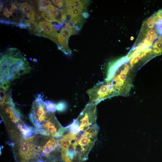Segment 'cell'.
I'll return each mask as SVG.
<instances>
[{"label":"cell","instance_id":"9","mask_svg":"<svg viewBox=\"0 0 162 162\" xmlns=\"http://www.w3.org/2000/svg\"><path fill=\"white\" fill-rule=\"evenodd\" d=\"M96 105L88 104L73 122L77 126L79 131H85L96 123Z\"/></svg>","mask_w":162,"mask_h":162},{"label":"cell","instance_id":"16","mask_svg":"<svg viewBox=\"0 0 162 162\" xmlns=\"http://www.w3.org/2000/svg\"><path fill=\"white\" fill-rule=\"evenodd\" d=\"M67 3L73 8H80L85 12H87V7L89 1L88 0H65Z\"/></svg>","mask_w":162,"mask_h":162},{"label":"cell","instance_id":"28","mask_svg":"<svg viewBox=\"0 0 162 162\" xmlns=\"http://www.w3.org/2000/svg\"><path fill=\"white\" fill-rule=\"evenodd\" d=\"M38 162H44V161H43L41 160V161H39Z\"/></svg>","mask_w":162,"mask_h":162},{"label":"cell","instance_id":"24","mask_svg":"<svg viewBox=\"0 0 162 162\" xmlns=\"http://www.w3.org/2000/svg\"><path fill=\"white\" fill-rule=\"evenodd\" d=\"M12 7L15 10H17L18 9L17 7L13 3L11 4Z\"/></svg>","mask_w":162,"mask_h":162},{"label":"cell","instance_id":"19","mask_svg":"<svg viewBox=\"0 0 162 162\" xmlns=\"http://www.w3.org/2000/svg\"><path fill=\"white\" fill-rule=\"evenodd\" d=\"M37 4L38 10L40 12L46 10L52 5L51 1L46 0H38Z\"/></svg>","mask_w":162,"mask_h":162},{"label":"cell","instance_id":"18","mask_svg":"<svg viewBox=\"0 0 162 162\" xmlns=\"http://www.w3.org/2000/svg\"><path fill=\"white\" fill-rule=\"evenodd\" d=\"M161 20H162V9L156 12L146 20L148 23L153 25H155L159 21Z\"/></svg>","mask_w":162,"mask_h":162},{"label":"cell","instance_id":"5","mask_svg":"<svg viewBox=\"0 0 162 162\" xmlns=\"http://www.w3.org/2000/svg\"><path fill=\"white\" fill-rule=\"evenodd\" d=\"M56 105L50 101L44 100L40 94L38 95L32 103L29 118L36 129L46 122L55 114Z\"/></svg>","mask_w":162,"mask_h":162},{"label":"cell","instance_id":"1","mask_svg":"<svg viewBox=\"0 0 162 162\" xmlns=\"http://www.w3.org/2000/svg\"><path fill=\"white\" fill-rule=\"evenodd\" d=\"M99 128L97 123L85 131L71 132L66 130L59 139L63 162H83L96 140Z\"/></svg>","mask_w":162,"mask_h":162},{"label":"cell","instance_id":"11","mask_svg":"<svg viewBox=\"0 0 162 162\" xmlns=\"http://www.w3.org/2000/svg\"><path fill=\"white\" fill-rule=\"evenodd\" d=\"M65 130V128L61 125L56 117L55 114L40 128H35L36 134L52 137L58 139L62 137Z\"/></svg>","mask_w":162,"mask_h":162},{"label":"cell","instance_id":"7","mask_svg":"<svg viewBox=\"0 0 162 162\" xmlns=\"http://www.w3.org/2000/svg\"><path fill=\"white\" fill-rule=\"evenodd\" d=\"M87 93L89 98L88 103L96 105L105 99L118 95L111 82L106 79L97 83Z\"/></svg>","mask_w":162,"mask_h":162},{"label":"cell","instance_id":"25","mask_svg":"<svg viewBox=\"0 0 162 162\" xmlns=\"http://www.w3.org/2000/svg\"><path fill=\"white\" fill-rule=\"evenodd\" d=\"M3 13H6L8 12V9L7 8H5L3 10Z\"/></svg>","mask_w":162,"mask_h":162},{"label":"cell","instance_id":"13","mask_svg":"<svg viewBox=\"0 0 162 162\" xmlns=\"http://www.w3.org/2000/svg\"><path fill=\"white\" fill-rule=\"evenodd\" d=\"M40 13L45 20L50 22H56L59 25L63 24L66 22L67 15L65 8L59 9L53 4Z\"/></svg>","mask_w":162,"mask_h":162},{"label":"cell","instance_id":"10","mask_svg":"<svg viewBox=\"0 0 162 162\" xmlns=\"http://www.w3.org/2000/svg\"><path fill=\"white\" fill-rule=\"evenodd\" d=\"M30 31L35 35L47 38L58 44V33L59 28L57 25H53L49 22L41 21L35 22L28 27Z\"/></svg>","mask_w":162,"mask_h":162},{"label":"cell","instance_id":"8","mask_svg":"<svg viewBox=\"0 0 162 162\" xmlns=\"http://www.w3.org/2000/svg\"><path fill=\"white\" fill-rule=\"evenodd\" d=\"M40 160L44 162H58L62 160L59 139L50 136L40 147Z\"/></svg>","mask_w":162,"mask_h":162},{"label":"cell","instance_id":"15","mask_svg":"<svg viewBox=\"0 0 162 162\" xmlns=\"http://www.w3.org/2000/svg\"><path fill=\"white\" fill-rule=\"evenodd\" d=\"M19 9L20 10L22 18L20 19V24L28 28L31 24L35 21L36 13L33 4L30 1L23 2L20 3Z\"/></svg>","mask_w":162,"mask_h":162},{"label":"cell","instance_id":"14","mask_svg":"<svg viewBox=\"0 0 162 162\" xmlns=\"http://www.w3.org/2000/svg\"><path fill=\"white\" fill-rule=\"evenodd\" d=\"M155 56L151 47L140 51L129 60V64L135 72Z\"/></svg>","mask_w":162,"mask_h":162},{"label":"cell","instance_id":"22","mask_svg":"<svg viewBox=\"0 0 162 162\" xmlns=\"http://www.w3.org/2000/svg\"><path fill=\"white\" fill-rule=\"evenodd\" d=\"M66 108V104L64 102H60L56 105V110L58 111L62 112Z\"/></svg>","mask_w":162,"mask_h":162},{"label":"cell","instance_id":"27","mask_svg":"<svg viewBox=\"0 0 162 162\" xmlns=\"http://www.w3.org/2000/svg\"><path fill=\"white\" fill-rule=\"evenodd\" d=\"M3 5L2 4H0V12L2 11V9H3Z\"/></svg>","mask_w":162,"mask_h":162},{"label":"cell","instance_id":"6","mask_svg":"<svg viewBox=\"0 0 162 162\" xmlns=\"http://www.w3.org/2000/svg\"><path fill=\"white\" fill-rule=\"evenodd\" d=\"M0 115L7 131L13 129L23 121L20 113L15 107L10 92L1 90Z\"/></svg>","mask_w":162,"mask_h":162},{"label":"cell","instance_id":"17","mask_svg":"<svg viewBox=\"0 0 162 162\" xmlns=\"http://www.w3.org/2000/svg\"><path fill=\"white\" fill-rule=\"evenodd\" d=\"M151 47L155 56L162 55V35L158 37Z\"/></svg>","mask_w":162,"mask_h":162},{"label":"cell","instance_id":"21","mask_svg":"<svg viewBox=\"0 0 162 162\" xmlns=\"http://www.w3.org/2000/svg\"><path fill=\"white\" fill-rule=\"evenodd\" d=\"M51 2L56 8H62L65 5L64 0H52Z\"/></svg>","mask_w":162,"mask_h":162},{"label":"cell","instance_id":"23","mask_svg":"<svg viewBox=\"0 0 162 162\" xmlns=\"http://www.w3.org/2000/svg\"><path fill=\"white\" fill-rule=\"evenodd\" d=\"M3 14L4 16H5L8 18L10 16H13L12 13L10 11H8V12L6 13H3Z\"/></svg>","mask_w":162,"mask_h":162},{"label":"cell","instance_id":"12","mask_svg":"<svg viewBox=\"0 0 162 162\" xmlns=\"http://www.w3.org/2000/svg\"><path fill=\"white\" fill-rule=\"evenodd\" d=\"M64 23V26L58 33L57 46L59 50L64 54L70 55L71 54V51L68 46V39L71 35L76 34L77 31L69 22L66 21Z\"/></svg>","mask_w":162,"mask_h":162},{"label":"cell","instance_id":"20","mask_svg":"<svg viewBox=\"0 0 162 162\" xmlns=\"http://www.w3.org/2000/svg\"><path fill=\"white\" fill-rule=\"evenodd\" d=\"M154 27V29L158 35H162V20L156 23Z\"/></svg>","mask_w":162,"mask_h":162},{"label":"cell","instance_id":"2","mask_svg":"<svg viewBox=\"0 0 162 162\" xmlns=\"http://www.w3.org/2000/svg\"><path fill=\"white\" fill-rule=\"evenodd\" d=\"M0 88L9 89L10 82L29 73L32 68L23 54L17 48H10L1 54Z\"/></svg>","mask_w":162,"mask_h":162},{"label":"cell","instance_id":"4","mask_svg":"<svg viewBox=\"0 0 162 162\" xmlns=\"http://www.w3.org/2000/svg\"><path fill=\"white\" fill-rule=\"evenodd\" d=\"M44 137L36 134L14 143L10 144L17 162H38L41 161L40 147L43 144Z\"/></svg>","mask_w":162,"mask_h":162},{"label":"cell","instance_id":"26","mask_svg":"<svg viewBox=\"0 0 162 162\" xmlns=\"http://www.w3.org/2000/svg\"><path fill=\"white\" fill-rule=\"evenodd\" d=\"M9 11L11 13H13L15 12V9L13 8H11L10 9Z\"/></svg>","mask_w":162,"mask_h":162},{"label":"cell","instance_id":"3","mask_svg":"<svg viewBox=\"0 0 162 162\" xmlns=\"http://www.w3.org/2000/svg\"><path fill=\"white\" fill-rule=\"evenodd\" d=\"M126 56L109 64L106 80L112 83L118 95H129L135 72L130 66Z\"/></svg>","mask_w":162,"mask_h":162}]
</instances>
